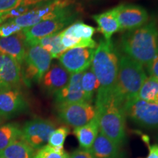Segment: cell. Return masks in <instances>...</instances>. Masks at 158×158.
<instances>
[{"mask_svg": "<svg viewBox=\"0 0 158 158\" xmlns=\"http://www.w3.org/2000/svg\"><path fill=\"white\" fill-rule=\"evenodd\" d=\"M118 51L111 40H100L90 67L100 84L95 105L113 94L118 75Z\"/></svg>", "mask_w": 158, "mask_h": 158, "instance_id": "6da1fadb", "label": "cell"}, {"mask_svg": "<svg viewBox=\"0 0 158 158\" xmlns=\"http://www.w3.org/2000/svg\"><path fill=\"white\" fill-rule=\"evenodd\" d=\"M119 48L124 54L147 66L158 53V27L155 20L124 33L119 40Z\"/></svg>", "mask_w": 158, "mask_h": 158, "instance_id": "7a4b0ae2", "label": "cell"}, {"mask_svg": "<svg viewBox=\"0 0 158 158\" xmlns=\"http://www.w3.org/2000/svg\"><path fill=\"white\" fill-rule=\"evenodd\" d=\"M118 69L113 94L124 106L135 98L140 89L147 78L143 66L127 55H118Z\"/></svg>", "mask_w": 158, "mask_h": 158, "instance_id": "3957f363", "label": "cell"}, {"mask_svg": "<svg viewBox=\"0 0 158 158\" xmlns=\"http://www.w3.org/2000/svg\"><path fill=\"white\" fill-rule=\"evenodd\" d=\"M99 129L112 141L121 146L126 138L125 114L124 106L112 94L95 105Z\"/></svg>", "mask_w": 158, "mask_h": 158, "instance_id": "277c9868", "label": "cell"}, {"mask_svg": "<svg viewBox=\"0 0 158 158\" xmlns=\"http://www.w3.org/2000/svg\"><path fill=\"white\" fill-rule=\"evenodd\" d=\"M78 13L74 0H51L35 6L24 15L10 20L21 28H27L41 21Z\"/></svg>", "mask_w": 158, "mask_h": 158, "instance_id": "5b68a950", "label": "cell"}, {"mask_svg": "<svg viewBox=\"0 0 158 158\" xmlns=\"http://www.w3.org/2000/svg\"><path fill=\"white\" fill-rule=\"evenodd\" d=\"M51 60V54L42 47L27 45L24 59L21 65V77L24 84L30 86L33 83L40 82L50 68Z\"/></svg>", "mask_w": 158, "mask_h": 158, "instance_id": "8992f818", "label": "cell"}, {"mask_svg": "<svg viewBox=\"0 0 158 158\" xmlns=\"http://www.w3.org/2000/svg\"><path fill=\"white\" fill-rule=\"evenodd\" d=\"M125 116L140 127L158 129V104L134 98L124 106Z\"/></svg>", "mask_w": 158, "mask_h": 158, "instance_id": "52a82bcc", "label": "cell"}, {"mask_svg": "<svg viewBox=\"0 0 158 158\" xmlns=\"http://www.w3.org/2000/svg\"><path fill=\"white\" fill-rule=\"evenodd\" d=\"M57 116L61 121L74 128L81 127L95 117V106L86 102L56 105Z\"/></svg>", "mask_w": 158, "mask_h": 158, "instance_id": "ba28073f", "label": "cell"}, {"mask_svg": "<svg viewBox=\"0 0 158 158\" xmlns=\"http://www.w3.org/2000/svg\"><path fill=\"white\" fill-rule=\"evenodd\" d=\"M78 15V13H76L57 19L46 20L30 27L23 28L22 32L24 35L26 44L31 45L43 37L60 32L65 27L74 23Z\"/></svg>", "mask_w": 158, "mask_h": 158, "instance_id": "9c48e42d", "label": "cell"}, {"mask_svg": "<svg viewBox=\"0 0 158 158\" xmlns=\"http://www.w3.org/2000/svg\"><path fill=\"white\" fill-rule=\"evenodd\" d=\"M56 124L51 120L36 118L27 122L21 129V139L35 150L48 144Z\"/></svg>", "mask_w": 158, "mask_h": 158, "instance_id": "30bf717a", "label": "cell"}, {"mask_svg": "<svg viewBox=\"0 0 158 158\" xmlns=\"http://www.w3.org/2000/svg\"><path fill=\"white\" fill-rule=\"evenodd\" d=\"M120 31H132L140 28L149 21V13L141 5L121 4L115 7Z\"/></svg>", "mask_w": 158, "mask_h": 158, "instance_id": "8fae6325", "label": "cell"}, {"mask_svg": "<svg viewBox=\"0 0 158 158\" xmlns=\"http://www.w3.org/2000/svg\"><path fill=\"white\" fill-rule=\"evenodd\" d=\"M94 53V48L68 49L59 57V64L71 74L84 73L91 67Z\"/></svg>", "mask_w": 158, "mask_h": 158, "instance_id": "7c38bea8", "label": "cell"}, {"mask_svg": "<svg viewBox=\"0 0 158 158\" xmlns=\"http://www.w3.org/2000/svg\"><path fill=\"white\" fill-rule=\"evenodd\" d=\"M28 104L21 92L16 89H0V116L6 118L23 113Z\"/></svg>", "mask_w": 158, "mask_h": 158, "instance_id": "4fadbf2b", "label": "cell"}, {"mask_svg": "<svg viewBox=\"0 0 158 158\" xmlns=\"http://www.w3.org/2000/svg\"><path fill=\"white\" fill-rule=\"evenodd\" d=\"M21 79V64L13 57L0 54V89L19 88Z\"/></svg>", "mask_w": 158, "mask_h": 158, "instance_id": "5bb4252c", "label": "cell"}, {"mask_svg": "<svg viewBox=\"0 0 158 158\" xmlns=\"http://www.w3.org/2000/svg\"><path fill=\"white\" fill-rule=\"evenodd\" d=\"M82 73H78L70 74V79L66 86L54 94L56 105L86 102L81 86Z\"/></svg>", "mask_w": 158, "mask_h": 158, "instance_id": "9a60e30c", "label": "cell"}, {"mask_svg": "<svg viewBox=\"0 0 158 158\" xmlns=\"http://www.w3.org/2000/svg\"><path fill=\"white\" fill-rule=\"evenodd\" d=\"M70 77V73L65 70L60 64L55 63L51 65L40 82L43 89L47 93L54 94L66 86Z\"/></svg>", "mask_w": 158, "mask_h": 158, "instance_id": "2e32d148", "label": "cell"}, {"mask_svg": "<svg viewBox=\"0 0 158 158\" xmlns=\"http://www.w3.org/2000/svg\"><path fill=\"white\" fill-rule=\"evenodd\" d=\"M25 37L22 30L7 37H0V54L8 55L22 64L26 54Z\"/></svg>", "mask_w": 158, "mask_h": 158, "instance_id": "e0dca14e", "label": "cell"}, {"mask_svg": "<svg viewBox=\"0 0 158 158\" xmlns=\"http://www.w3.org/2000/svg\"><path fill=\"white\" fill-rule=\"evenodd\" d=\"M92 19L98 23V30L102 33L106 40H110L112 35L120 31L115 7L102 13L92 15Z\"/></svg>", "mask_w": 158, "mask_h": 158, "instance_id": "ac0fdd59", "label": "cell"}, {"mask_svg": "<svg viewBox=\"0 0 158 158\" xmlns=\"http://www.w3.org/2000/svg\"><path fill=\"white\" fill-rule=\"evenodd\" d=\"M119 147L99 131L95 141L89 151L94 158H118Z\"/></svg>", "mask_w": 158, "mask_h": 158, "instance_id": "d6986e66", "label": "cell"}, {"mask_svg": "<svg viewBox=\"0 0 158 158\" xmlns=\"http://www.w3.org/2000/svg\"><path fill=\"white\" fill-rule=\"evenodd\" d=\"M100 131L97 114L93 119L81 127L74 128L73 134L78 140L80 148L89 150L95 141Z\"/></svg>", "mask_w": 158, "mask_h": 158, "instance_id": "ffe728a7", "label": "cell"}, {"mask_svg": "<svg viewBox=\"0 0 158 158\" xmlns=\"http://www.w3.org/2000/svg\"><path fill=\"white\" fill-rule=\"evenodd\" d=\"M35 149L20 138L0 151L1 158H33Z\"/></svg>", "mask_w": 158, "mask_h": 158, "instance_id": "44dd1931", "label": "cell"}, {"mask_svg": "<svg viewBox=\"0 0 158 158\" xmlns=\"http://www.w3.org/2000/svg\"><path fill=\"white\" fill-rule=\"evenodd\" d=\"M61 39V33L59 32L43 37L31 45H37L42 47L48 51L52 58H59L64 51H67V49L63 46Z\"/></svg>", "mask_w": 158, "mask_h": 158, "instance_id": "7402d4cb", "label": "cell"}, {"mask_svg": "<svg viewBox=\"0 0 158 158\" xmlns=\"http://www.w3.org/2000/svg\"><path fill=\"white\" fill-rule=\"evenodd\" d=\"M135 98L158 104V79L152 76L147 77Z\"/></svg>", "mask_w": 158, "mask_h": 158, "instance_id": "603a6c76", "label": "cell"}, {"mask_svg": "<svg viewBox=\"0 0 158 158\" xmlns=\"http://www.w3.org/2000/svg\"><path fill=\"white\" fill-rule=\"evenodd\" d=\"M81 86L86 102L92 104L94 93L98 92L100 84L91 68L82 73Z\"/></svg>", "mask_w": 158, "mask_h": 158, "instance_id": "cb8c5ba5", "label": "cell"}, {"mask_svg": "<svg viewBox=\"0 0 158 158\" xmlns=\"http://www.w3.org/2000/svg\"><path fill=\"white\" fill-rule=\"evenodd\" d=\"M94 32L95 29L93 27L82 21H76L61 31L63 35H68L80 40L92 39Z\"/></svg>", "mask_w": 158, "mask_h": 158, "instance_id": "d4e9b609", "label": "cell"}, {"mask_svg": "<svg viewBox=\"0 0 158 158\" xmlns=\"http://www.w3.org/2000/svg\"><path fill=\"white\" fill-rule=\"evenodd\" d=\"M21 138V129L16 124L9 123L0 126V151Z\"/></svg>", "mask_w": 158, "mask_h": 158, "instance_id": "484cf974", "label": "cell"}, {"mask_svg": "<svg viewBox=\"0 0 158 158\" xmlns=\"http://www.w3.org/2000/svg\"><path fill=\"white\" fill-rule=\"evenodd\" d=\"M51 0H0V13L12 10L19 7L32 9L35 6Z\"/></svg>", "mask_w": 158, "mask_h": 158, "instance_id": "4316f807", "label": "cell"}, {"mask_svg": "<svg viewBox=\"0 0 158 158\" xmlns=\"http://www.w3.org/2000/svg\"><path fill=\"white\" fill-rule=\"evenodd\" d=\"M33 158H69V155L64 148L52 147L47 144L37 149Z\"/></svg>", "mask_w": 158, "mask_h": 158, "instance_id": "83f0119b", "label": "cell"}, {"mask_svg": "<svg viewBox=\"0 0 158 158\" xmlns=\"http://www.w3.org/2000/svg\"><path fill=\"white\" fill-rule=\"evenodd\" d=\"M70 133V128L67 126H62L54 130L49 138L48 145L52 147L63 148L67 136Z\"/></svg>", "mask_w": 158, "mask_h": 158, "instance_id": "f1b7e54d", "label": "cell"}, {"mask_svg": "<svg viewBox=\"0 0 158 158\" xmlns=\"http://www.w3.org/2000/svg\"><path fill=\"white\" fill-rule=\"evenodd\" d=\"M22 28L10 21L4 23L0 26V37H7L19 32Z\"/></svg>", "mask_w": 158, "mask_h": 158, "instance_id": "f546056e", "label": "cell"}, {"mask_svg": "<svg viewBox=\"0 0 158 158\" xmlns=\"http://www.w3.org/2000/svg\"><path fill=\"white\" fill-rule=\"evenodd\" d=\"M146 68L149 76L155 77L158 79V53L152 60L146 66Z\"/></svg>", "mask_w": 158, "mask_h": 158, "instance_id": "4dcf8cb0", "label": "cell"}, {"mask_svg": "<svg viewBox=\"0 0 158 158\" xmlns=\"http://www.w3.org/2000/svg\"><path fill=\"white\" fill-rule=\"evenodd\" d=\"M69 158H94L89 150L77 149L69 155Z\"/></svg>", "mask_w": 158, "mask_h": 158, "instance_id": "1f68e13d", "label": "cell"}, {"mask_svg": "<svg viewBox=\"0 0 158 158\" xmlns=\"http://www.w3.org/2000/svg\"><path fill=\"white\" fill-rule=\"evenodd\" d=\"M149 155L147 158H158V144L149 146Z\"/></svg>", "mask_w": 158, "mask_h": 158, "instance_id": "d6a6232c", "label": "cell"}, {"mask_svg": "<svg viewBox=\"0 0 158 158\" xmlns=\"http://www.w3.org/2000/svg\"><path fill=\"white\" fill-rule=\"evenodd\" d=\"M1 122H2V119H1V116H0V123H1Z\"/></svg>", "mask_w": 158, "mask_h": 158, "instance_id": "836d02e7", "label": "cell"}, {"mask_svg": "<svg viewBox=\"0 0 158 158\" xmlns=\"http://www.w3.org/2000/svg\"><path fill=\"white\" fill-rule=\"evenodd\" d=\"M157 144H158V136H157Z\"/></svg>", "mask_w": 158, "mask_h": 158, "instance_id": "e575fe53", "label": "cell"}, {"mask_svg": "<svg viewBox=\"0 0 158 158\" xmlns=\"http://www.w3.org/2000/svg\"><path fill=\"white\" fill-rule=\"evenodd\" d=\"M0 158H1V157H0Z\"/></svg>", "mask_w": 158, "mask_h": 158, "instance_id": "d590c367", "label": "cell"}]
</instances>
